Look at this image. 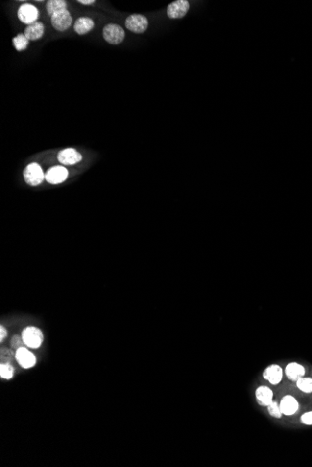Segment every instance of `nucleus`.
<instances>
[{
  "label": "nucleus",
  "mask_w": 312,
  "mask_h": 467,
  "mask_svg": "<svg viewBox=\"0 0 312 467\" xmlns=\"http://www.w3.org/2000/svg\"><path fill=\"white\" fill-rule=\"evenodd\" d=\"M44 32H45L44 24L41 22H36L32 24L27 25L26 28L24 29V34L27 38V40L35 41L42 38L44 35Z\"/></svg>",
  "instance_id": "ddd939ff"
},
{
  "label": "nucleus",
  "mask_w": 312,
  "mask_h": 467,
  "mask_svg": "<svg viewBox=\"0 0 312 467\" xmlns=\"http://www.w3.org/2000/svg\"><path fill=\"white\" fill-rule=\"evenodd\" d=\"M16 360L21 367L25 369L33 368L37 363L36 356L24 347H21L16 351Z\"/></svg>",
  "instance_id": "9d476101"
},
{
  "label": "nucleus",
  "mask_w": 312,
  "mask_h": 467,
  "mask_svg": "<svg viewBox=\"0 0 312 467\" xmlns=\"http://www.w3.org/2000/svg\"><path fill=\"white\" fill-rule=\"evenodd\" d=\"M17 15H18V18L22 22L29 25V24H32V23L38 22L37 20L39 18L40 12L35 6L28 4V3H25V4H23L19 8Z\"/></svg>",
  "instance_id": "39448f33"
},
{
  "label": "nucleus",
  "mask_w": 312,
  "mask_h": 467,
  "mask_svg": "<svg viewBox=\"0 0 312 467\" xmlns=\"http://www.w3.org/2000/svg\"><path fill=\"white\" fill-rule=\"evenodd\" d=\"M264 378L273 385H278L283 378V370L279 365H271L264 369Z\"/></svg>",
  "instance_id": "9b49d317"
},
{
  "label": "nucleus",
  "mask_w": 312,
  "mask_h": 467,
  "mask_svg": "<svg viewBox=\"0 0 312 467\" xmlns=\"http://www.w3.org/2000/svg\"><path fill=\"white\" fill-rule=\"evenodd\" d=\"M285 374L287 378L293 381H296L297 379L302 378L306 374V369L303 367L302 365L292 362L288 364L285 368Z\"/></svg>",
  "instance_id": "4468645a"
},
{
  "label": "nucleus",
  "mask_w": 312,
  "mask_h": 467,
  "mask_svg": "<svg viewBox=\"0 0 312 467\" xmlns=\"http://www.w3.org/2000/svg\"><path fill=\"white\" fill-rule=\"evenodd\" d=\"M14 375V368L10 364H1L0 366V376L2 378L10 379Z\"/></svg>",
  "instance_id": "412c9836"
},
{
  "label": "nucleus",
  "mask_w": 312,
  "mask_h": 467,
  "mask_svg": "<svg viewBox=\"0 0 312 467\" xmlns=\"http://www.w3.org/2000/svg\"><path fill=\"white\" fill-rule=\"evenodd\" d=\"M149 26V21L141 14H132L125 20V27L136 34L144 33Z\"/></svg>",
  "instance_id": "20e7f679"
},
{
  "label": "nucleus",
  "mask_w": 312,
  "mask_h": 467,
  "mask_svg": "<svg viewBox=\"0 0 312 467\" xmlns=\"http://www.w3.org/2000/svg\"><path fill=\"white\" fill-rule=\"evenodd\" d=\"M57 159L64 165H74L81 161L82 156L76 149H66L58 153Z\"/></svg>",
  "instance_id": "1a4fd4ad"
},
{
  "label": "nucleus",
  "mask_w": 312,
  "mask_h": 467,
  "mask_svg": "<svg viewBox=\"0 0 312 467\" xmlns=\"http://www.w3.org/2000/svg\"><path fill=\"white\" fill-rule=\"evenodd\" d=\"M7 335H8L7 329H5L3 326H1V327H0V340H1V341H3V340H4V338L7 337Z\"/></svg>",
  "instance_id": "393cba45"
},
{
  "label": "nucleus",
  "mask_w": 312,
  "mask_h": 467,
  "mask_svg": "<svg viewBox=\"0 0 312 467\" xmlns=\"http://www.w3.org/2000/svg\"><path fill=\"white\" fill-rule=\"evenodd\" d=\"M95 22L88 17H81L75 22L74 30L78 35H85L94 28Z\"/></svg>",
  "instance_id": "dca6fc26"
},
{
  "label": "nucleus",
  "mask_w": 312,
  "mask_h": 467,
  "mask_svg": "<svg viewBox=\"0 0 312 467\" xmlns=\"http://www.w3.org/2000/svg\"><path fill=\"white\" fill-rule=\"evenodd\" d=\"M295 382H296L297 388L300 391H302L303 393H306V394L312 393V378L302 377L297 379Z\"/></svg>",
  "instance_id": "6ab92c4d"
},
{
  "label": "nucleus",
  "mask_w": 312,
  "mask_h": 467,
  "mask_svg": "<svg viewBox=\"0 0 312 467\" xmlns=\"http://www.w3.org/2000/svg\"><path fill=\"white\" fill-rule=\"evenodd\" d=\"M255 397L257 402L261 406L267 407L273 401V392L271 389L267 386H260L256 389Z\"/></svg>",
  "instance_id": "2eb2a0df"
},
{
  "label": "nucleus",
  "mask_w": 312,
  "mask_h": 467,
  "mask_svg": "<svg viewBox=\"0 0 312 467\" xmlns=\"http://www.w3.org/2000/svg\"><path fill=\"white\" fill-rule=\"evenodd\" d=\"M24 178L27 185L36 187L41 185L45 179V175L41 165L37 162H32L28 164L24 171Z\"/></svg>",
  "instance_id": "f257e3e1"
},
{
  "label": "nucleus",
  "mask_w": 312,
  "mask_h": 467,
  "mask_svg": "<svg viewBox=\"0 0 312 467\" xmlns=\"http://www.w3.org/2000/svg\"><path fill=\"white\" fill-rule=\"evenodd\" d=\"M69 177V171L64 166H53L45 174V179L52 185L61 184Z\"/></svg>",
  "instance_id": "6e6552de"
},
{
  "label": "nucleus",
  "mask_w": 312,
  "mask_h": 467,
  "mask_svg": "<svg viewBox=\"0 0 312 467\" xmlns=\"http://www.w3.org/2000/svg\"><path fill=\"white\" fill-rule=\"evenodd\" d=\"M0 358L1 364H10L14 358L16 359V353H13L11 349L2 347L0 351Z\"/></svg>",
  "instance_id": "aec40b11"
},
{
  "label": "nucleus",
  "mask_w": 312,
  "mask_h": 467,
  "mask_svg": "<svg viewBox=\"0 0 312 467\" xmlns=\"http://www.w3.org/2000/svg\"><path fill=\"white\" fill-rule=\"evenodd\" d=\"M12 44L14 48L18 51H23L25 50L28 47L29 40L24 36V34H18L15 38L12 40Z\"/></svg>",
  "instance_id": "a211bd4d"
},
{
  "label": "nucleus",
  "mask_w": 312,
  "mask_h": 467,
  "mask_svg": "<svg viewBox=\"0 0 312 467\" xmlns=\"http://www.w3.org/2000/svg\"><path fill=\"white\" fill-rule=\"evenodd\" d=\"M67 2L64 0H50L46 4V10L50 17L55 13L67 10Z\"/></svg>",
  "instance_id": "f3484780"
},
{
  "label": "nucleus",
  "mask_w": 312,
  "mask_h": 467,
  "mask_svg": "<svg viewBox=\"0 0 312 467\" xmlns=\"http://www.w3.org/2000/svg\"><path fill=\"white\" fill-rule=\"evenodd\" d=\"M103 37L108 43L112 45H118L124 40L125 33L120 25L115 23H109L103 29Z\"/></svg>",
  "instance_id": "7ed1b4c3"
},
{
  "label": "nucleus",
  "mask_w": 312,
  "mask_h": 467,
  "mask_svg": "<svg viewBox=\"0 0 312 467\" xmlns=\"http://www.w3.org/2000/svg\"><path fill=\"white\" fill-rule=\"evenodd\" d=\"M267 409L272 417L277 418V419L282 418V409L280 407V404H278L276 401H272L271 403L267 406Z\"/></svg>",
  "instance_id": "4be33fe9"
},
{
  "label": "nucleus",
  "mask_w": 312,
  "mask_h": 467,
  "mask_svg": "<svg viewBox=\"0 0 312 467\" xmlns=\"http://www.w3.org/2000/svg\"><path fill=\"white\" fill-rule=\"evenodd\" d=\"M72 21H73V19L71 17L70 11L68 10H63V11L58 12V13H55L54 15H52L50 17L51 25L53 26L54 29L60 31V32L69 29L71 27V24H72Z\"/></svg>",
  "instance_id": "423d86ee"
},
{
  "label": "nucleus",
  "mask_w": 312,
  "mask_h": 467,
  "mask_svg": "<svg viewBox=\"0 0 312 467\" xmlns=\"http://www.w3.org/2000/svg\"><path fill=\"white\" fill-rule=\"evenodd\" d=\"M78 3H81L82 5H92L95 3V0H79Z\"/></svg>",
  "instance_id": "a878e982"
},
{
  "label": "nucleus",
  "mask_w": 312,
  "mask_h": 467,
  "mask_svg": "<svg viewBox=\"0 0 312 467\" xmlns=\"http://www.w3.org/2000/svg\"><path fill=\"white\" fill-rule=\"evenodd\" d=\"M22 338L24 344L29 348L38 349L41 347L44 340V336L40 328L28 327L23 330Z\"/></svg>",
  "instance_id": "f03ea898"
},
{
  "label": "nucleus",
  "mask_w": 312,
  "mask_h": 467,
  "mask_svg": "<svg viewBox=\"0 0 312 467\" xmlns=\"http://www.w3.org/2000/svg\"><path fill=\"white\" fill-rule=\"evenodd\" d=\"M301 423L306 425H312V411L304 413L301 416Z\"/></svg>",
  "instance_id": "b1692460"
},
{
  "label": "nucleus",
  "mask_w": 312,
  "mask_h": 467,
  "mask_svg": "<svg viewBox=\"0 0 312 467\" xmlns=\"http://www.w3.org/2000/svg\"><path fill=\"white\" fill-rule=\"evenodd\" d=\"M24 340L22 337H19L18 335H15L13 336L11 340H10V345H11V348L14 349V350H18V349L21 348V347H24Z\"/></svg>",
  "instance_id": "5701e85b"
},
{
  "label": "nucleus",
  "mask_w": 312,
  "mask_h": 467,
  "mask_svg": "<svg viewBox=\"0 0 312 467\" xmlns=\"http://www.w3.org/2000/svg\"><path fill=\"white\" fill-rule=\"evenodd\" d=\"M282 414L286 416H292L295 414L299 408V404L297 400L292 396H285L280 403Z\"/></svg>",
  "instance_id": "f8f14e48"
},
{
  "label": "nucleus",
  "mask_w": 312,
  "mask_h": 467,
  "mask_svg": "<svg viewBox=\"0 0 312 467\" xmlns=\"http://www.w3.org/2000/svg\"><path fill=\"white\" fill-rule=\"evenodd\" d=\"M189 8L190 4L187 0H178L168 5L167 13L170 19H181L187 14Z\"/></svg>",
  "instance_id": "0eeeda50"
}]
</instances>
